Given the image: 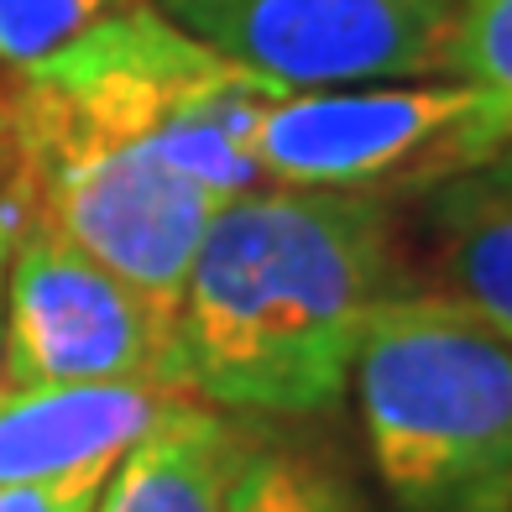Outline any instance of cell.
Instances as JSON below:
<instances>
[{
    "label": "cell",
    "mask_w": 512,
    "mask_h": 512,
    "mask_svg": "<svg viewBox=\"0 0 512 512\" xmlns=\"http://www.w3.org/2000/svg\"><path fill=\"white\" fill-rule=\"evenodd\" d=\"M105 476H68V481H42V486H6V492H0V512H95V497H100Z\"/></svg>",
    "instance_id": "obj_13"
},
{
    "label": "cell",
    "mask_w": 512,
    "mask_h": 512,
    "mask_svg": "<svg viewBox=\"0 0 512 512\" xmlns=\"http://www.w3.org/2000/svg\"><path fill=\"white\" fill-rule=\"evenodd\" d=\"M121 6L126 0H0V74L42 63Z\"/></svg>",
    "instance_id": "obj_11"
},
{
    "label": "cell",
    "mask_w": 512,
    "mask_h": 512,
    "mask_svg": "<svg viewBox=\"0 0 512 512\" xmlns=\"http://www.w3.org/2000/svg\"><path fill=\"white\" fill-rule=\"evenodd\" d=\"M366 460L398 512H512V345L413 288L351 366Z\"/></svg>",
    "instance_id": "obj_3"
},
{
    "label": "cell",
    "mask_w": 512,
    "mask_h": 512,
    "mask_svg": "<svg viewBox=\"0 0 512 512\" xmlns=\"http://www.w3.org/2000/svg\"><path fill=\"white\" fill-rule=\"evenodd\" d=\"M413 288L408 204L262 183L199 236L178 298L183 382L256 424L324 418L351 392L371 319Z\"/></svg>",
    "instance_id": "obj_2"
},
{
    "label": "cell",
    "mask_w": 512,
    "mask_h": 512,
    "mask_svg": "<svg viewBox=\"0 0 512 512\" xmlns=\"http://www.w3.org/2000/svg\"><path fill=\"white\" fill-rule=\"evenodd\" d=\"M512 147V105L471 79L283 89L251 157L272 189H330L413 204Z\"/></svg>",
    "instance_id": "obj_4"
},
{
    "label": "cell",
    "mask_w": 512,
    "mask_h": 512,
    "mask_svg": "<svg viewBox=\"0 0 512 512\" xmlns=\"http://www.w3.org/2000/svg\"><path fill=\"white\" fill-rule=\"evenodd\" d=\"M37 382H152L189 392L178 309L152 304L27 209L6 267L0 387Z\"/></svg>",
    "instance_id": "obj_5"
},
{
    "label": "cell",
    "mask_w": 512,
    "mask_h": 512,
    "mask_svg": "<svg viewBox=\"0 0 512 512\" xmlns=\"http://www.w3.org/2000/svg\"><path fill=\"white\" fill-rule=\"evenodd\" d=\"M21 215H27V204H21V189L11 183V189L0 194V340H6V267H11V246H16Z\"/></svg>",
    "instance_id": "obj_14"
},
{
    "label": "cell",
    "mask_w": 512,
    "mask_h": 512,
    "mask_svg": "<svg viewBox=\"0 0 512 512\" xmlns=\"http://www.w3.org/2000/svg\"><path fill=\"white\" fill-rule=\"evenodd\" d=\"M439 79H471L512 105V0H460Z\"/></svg>",
    "instance_id": "obj_12"
},
{
    "label": "cell",
    "mask_w": 512,
    "mask_h": 512,
    "mask_svg": "<svg viewBox=\"0 0 512 512\" xmlns=\"http://www.w3.org/2000/svg\"><path fill=\"white\" fill-rule=\"evenodd\" d=\"M16 183V152H11V105H6V74H0V194Z\"/></svg>",
    "instance_id": "obj_15"
},
{
    "label": "cell",
    "mask_w": 512,
    "mask_h": 512,
    "mask_svg": "<svg viewBox=\"0 0 512 512\" xmlns=\"http://www.w3.org/2000/svg\"><path fill=\"white\" fill-rule=\"evenodd\" d=\"M189 37L283 89L439 79L460 0H152Z\"/></svg>",
    "instance_id": "obj_6"
},
{
    "label": "cell",
    "mask_w": 512,
    "mask_h": 512,
    "mask_svg": "<svg viewBox=\"0 0 512 512\" xmlns=\"http://www.w3.org/2000/svg\"><path fill=\"white\" fill-rule=\"evenodd\" d=\"M418 288L512 345V147L408 204Z\"/></svg>",
    "instance_id": "obj_8"
},
{
    "label": "cell",
    "mask_w": 512,
    "mask_h": 512,
    "mask_svg": "<svg viewBox=\"0 0 512 512\" xmlns=\"http://www.w3.org/2000/svg\"><path fill=\"white\" fill-rule=\"evenodd\" d=\"M283 95L126 0L68 48L6 74L21 204L152 304L178 309L204 225L262 189L251 136Z\"/></svg>",
    "instance_id": "obj_1"
},
{
    "label": "cell",
    "mask_w": 512,
    "mask_h": 512,
    "mask_svg": "<svg viewBox=\"0 0 512 512\" xmlns=\"http://www.w3.org/2000/svg\"><path fill=\"white\" fill-rule=\"evenodd\" d=\"M225 512H371V502L351 476V465L319 434L267 424L230 481Z\"/></svg>",
    "instance_id": "obj_10"
},
{
    "label": "cell",
    "mask_w": 512,
    "mask_h": 512,
    "mask_svg": "<svg viewBox=\"0 0 512 512\" xmlns=\"http://www.w3.org/2000/svg\"><path fill=\"white\" fill-rule=\"evenodd\" d=\"M194 392L152 382H37L0 387V492L68 476H105Z\"/></svg>",
    "instance_id": "obj_7"
},
{
    "label": "cell",
    "mask_w": 512,
    "mask_h": 512,
    "mask_svg": "<svg viewBox=\"0 0 512 512\" xmlns=\"http://www.w3.org/2000/svg\"><path fill=\"white\" fill-rule=\"evenodd\" d=\"M267 424L189 403L110 465L95 512H225L230 481Z\"/></svg>",
    "instance_id": "obj_9"
}]
</instances>
